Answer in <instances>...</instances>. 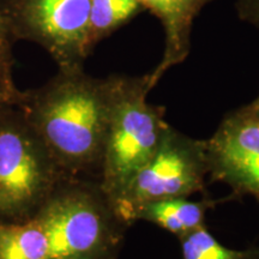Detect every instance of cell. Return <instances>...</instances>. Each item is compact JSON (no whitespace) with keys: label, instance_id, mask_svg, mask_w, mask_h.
Wrapping results in <instances>:
<instances>
[{"label":"cell","instance_id":"cell-1","mask_svg":"<svg viewBox=\"0 0 259 259\" xmlns=\"http://www.w3.org/2000/svg\"><path fill=\"white\" fill-rule=\"evenodd\" d=\"M17 107L67 177L97 180L108 120L107 78L84 69L58 70L44 85L22 92Z\"/></svg>","mask_w":259,"mask_h":259},{"label":"cell","instance_id":"cell-2","mask_svg":"<svg viewBox=\"0 0 259 259\" xmlns=\"http://www.w3.org/2000/svg\"><path fill=\"white\" fill-rule=\"evenodd\" d=\"M50 242L51 259H115L130 226L93 178L66 177L32 218Z\"/></svg>","mask_w":259,"mask_h":259},{"label":"cell","instance_id":"cell-3","mask_svg":"<svg viewBox=\"0 0 259 259\" xmlns=\"http://www.w3.org/2000/svg\"><path fill=\"white\" fill-rule=\"evenodd\" d=\"M106 78L108 120L97 181L113 198L153 156L169 124L164 119V107L147 101L149 74H112Z\"/></svg>","mask_w":259,"mask_h":259},{"label":"cell","instance_id":"cell-4","mask_svg":"<svg viewBox=\"0 0 259 259\" xmlns=\"http://www.w3.org/2000/svg\"><path fill=\"white\" fill-rule=\"evenodd\" d=\"M66 177L17 106L0 111V220L32 219Z\"/></svg>","mask_w":259,"mask_h":259},{"label":"cell","instance_id":"cell-5","mask_svg":"<svg viewBox=\"0 0 259 259\" xmlns=\"http://www.w3.org/2000/svg\"><path fill=\"white\" fill-rule=\"evenodd\" d=\"M206 177L205 141L189 137L169 125L153 156L109 199L118 215L131 225L128 216L135 208L153 200L202 192Z\"/></svg>","mask_w":259,"mask_h":259},{"label":"cell","instance_id":"cell-6","mask_svg":"<svg viewBox=\"0 0 259 259\" xmlns=\"http://www.w3.org/2000/svg\"><path fill=\"white\" fill-rule=\"evenodd\" d=\"M90 5L92 0H4V12L16 41L41 46L58 70H76L92 54Z\"/></svg>","mask_w":259,"mask_h":259},{"label":"cell","instance_id":"cell-7","mask_svg":"<svg viewBox=\"0 0 259 259\" xmlns=\"http://www.w3.org/2000/svg\"><path fill=\"white\" fill-rule=\"evenodd\" d=\"M205 151L210 179L259 199V116L248 105L225 116Z\"/></svg>","mask_w":259,"mask_h":259},{"label":"cell","instance_id":"cell-8","mask_svg":"<svg viewBox=\"0 0 259 259\" xmlns=\"http://www.w3.org/2000/svg\"><path fill=\"white\" fill-rule=\"evenodd\" d=\"M145 10L160 19L164 32L161 61L149 74L153 90L171 67L184 63L191 51V32L200 11L215 0H139Z\"/></svg>","mask_w":259,"mask_h":259},{"label":"cell","instance_id":"cell-9","mask_svg":"<svg viewBox=\"0 0 259 259\" xmlns=\"http://www.w3.org/2000/svg\"><path fill=\"white\" fill-rule=\"evenodd\" d=\"M212 200H189L187 197H177L153 200L132 210L130 223L147 221L154 223L178 238L205 226V215L211 208Z\"/></svg>","mask_w":259,"mask_h":259},{"label":"cell","instance_id":"cell-10","mask_svg":"<svg viewBox=\"0 0 259 259\" xmlns=\"http://www.w3.org/2000/svg\"><path fill=\"white\" fill-rule=\"evenodd\" d=\"M0 259H51L46 233L34 219L0 220Z\"/></svg>","mask_w":259,"mask_h":259},{"label":"cell","instance_id":"cell-11","mask_svg":"<svg viewBox=\"0 0 259 259\" xmlns=\"http://www.w3.org/2000/svg\"><path fill=\"white\" fill-rule=\"evenodd\" d=\"M145 11L139 0H92L89 18V46L92 52L139 14Z\"/></svg>","mask_w":259,"mask_h":259},{"label":"cell","instance_id":"cell-12","mask_svg":"<svg viewBox=\"0 0 259 259\" xmlns=\"http://www.w3.org/2000/svg\"><path fill=\"white\" fill-rule=\"evenodd\" d=\"M183 259H259V246L233 250L222 245L205 226L179 238Z\"/></svg>","mask_w":259,"mask_h":259},{"label":"cell","instance_id":"cell-13","mask_svg":"<svg viewBox=\"0 0 259 259\" xmlns=\"http://www.w3.org/2000/svg\"><path fill=\"white\" fill-rule=\"evenodd\" d=\"M15 42L16 40L4 12V0H0V76L10 82H14L12 70L15 64Z\"/></svg>","mask_w":259,"mask_h":259},{"label":"cell","instance_id":"cell-14","mask_svg":"<svg viewBox=\"0 0 259 259\" xmlns=\"http://www.w3.org/2000/svg\"><path fill=\"white\" fill-rule=\"evenodd\" d=\"M22 92L16 87L15 82H10L0 76V111L11 106H17Z\"/></svg>","mask_w":259,"mask_h":259},{"label":"cell","instance_id":"cell-15","mask_svg":"<svg viewBox=\"0 0 259 259\" xmlns=\"http://www.w3.org/2000/svg\"><path fill=\"white\" fill-rule=\"evenodd\" d=\"M236 12L242 22L259 29V0H238Z\"/></svg>","mask_w":259,"mask_h":259},{"label":"cell","instance_id":"cell-16","mask_svg":"<svg viewBox=\"0 0 259 259\" xmlns=\"http://www.w3.org/2000/svg\"><path fill=\"white\" fill-rule=\"evenodd\" d=\"M248 107H250L252 111H253L255 114L259 116V96L254 100V101H252L250 105H248Z\"/></svg>","mask_w":259,"mask_h":259}]
</instances>
